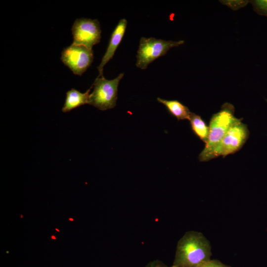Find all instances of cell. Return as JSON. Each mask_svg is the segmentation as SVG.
<instances>
[{
	"label": "cell",
	"instance_id": "obj_1",
	"mask_svg": "<svg viewBox=\"0 0 267 267\" xmlns=\"http://www.w3.org/2000/svg\"><path fill=\"white\" fill-rule=\"evenodd\" d=\"M211 246L201 232H186L178 241L174 265L180 267H197L210 260Z\"/></svg>",
	"mask_w": 267,
	"mask_h": 267
},
{
	"label": "cell",
	"instance_id": "obj_2",
	"mask_svg": "<svg viewBox=\"0 0 267 267\" xmlns=\"http://www.w3.org/2000/svg\"><path fill=\"white\" fill-rule=\"evenodd\" d=\"M233 105L225 102L220 110L214 114L209 123V134L205 147L199 155L201 162L209 161V157L216 146L221 141L231 126L239 119L234 116Z\"/></svg>",
	"mask_w": 267,
	"mask_h": 267
},
{
	"label": "cell",
	"instance_id": "obj_3",
	"mask_svg": "<svg viewBox=\"0 0 267 267\" xmlns=\"http://www.w3.org/2000/svg\"><path fill=\"white\" fill-rule=\"evenodd\" d=\"M124 73L120 74L113 80H107L103 76H97L89 95V104L104 111L115 107L118 98V87Z\"/></svg>",
	"mask_w": 267,
	"mask_h": 267
},
{
	"label": "cell",
	"instance_id": "obj_4",
	"mask_svg": "<svg viewBox=\"0 0 267 267\" xmlns=\"http://www.w3.org/2000/svg\"><path fill=\"white\" fill-rule=\"evenodd\" d=\"M184 43L183 40L172 41L141 37L137 51L136 66L141 69H145L155 59L165 55L170 48Z\"/></svg>",
	"mask_w": 267,
	"mask_h": 267
},
{
	"label": "cell",
	"instance_id": "obj_5",
	"mask_svg": "<svg viewBox=\"0 0 267 267\" xmlns=\"http://www.w3.org/2000/svg\"><path fill=\"white\" fill-rule=\"evenodd\" d=\"M239 119L230 128L221 141L212 152L209 160L222 156L223 157L239 150L249 135L247 126Z\"/></svg>",
	"mask_w": 267,
	"mask_h": 267
},
{
	"label": "cell",
	"instance_id": "obj_6",
	"mask_svg": "<svg viewBox=\"0 0 267 267\" xmlns=\"http://www.w3.org/2000/svg\"><path fill=\"white\" fill-rule=\"evenodd\" d=\"M61 60L73 74L81 76L91 65L93 51L85 46L72 44L63 49Z\"/></svg>",
	"mask_w": 267,
	"mask_h": 267
},
{
	"label": "cell",
	"instance_id": "obj_7",
	"mask_svg": "<svg viewBox=\"0 0 267 267\" xmlns=\"http://www.w3.org/2000/svg\"><path fill=\"white\" fill-rule=\"evenodd\" d=\"M73 44L92 49L101 39L100 24L97 19L85 18L76 19L71 28Z\"/></svg>",
	"mask_w": 267,
	"mask_h": 267
},
{
	"label": "cell",
	"instance_id": "obj_8",
	"mask_svg": "<svg viewBox=\"0 0 267 267\" xmlns=\"http://www.w3.org/2000/svg\"><path fill=\"white\" fill-rule=\"evenodd\" d=\"M127 25V20L124 18L122 19L119 21L112 32L106 51L102 57L100 63L97 67L99 72L98 76H103L104 66L113 58L123 38Z\"/></svg>",
	"mask_w": 267,
	"mask_h": 267
},
{
	"label": "cell",
	"instance_id": "obj_9",
	"mask_svg": "<svg viewBox=\"0 0 267 267\" xmlns=\"http://www.w3.org/2000/svg\"><path fill=\"white\" fill-rule=\"evenodd\" d=\"M92 86L86 92L82 93L75 89H71L66 92L62 111L66 113L84 105L89 104L90 91Z\"/></svg>",
	"mask_w": 267,
	"mask_h": 267
},
{
	"label": "cell",
	"instance_id": "obj_10",
	"mask_svg": "<svg viewBox=\"0 0 267 267\" xmlns=\"http://www.w3.org/2000/svg\"><path fill=\"white\" fill-rule=\"evenodd\" d=\"M157 101L163 104L167 109L168 112L176 118L178 121L189 120L191 112L188 108L180 102L177 100H166L159 97Z\"/></svg>",
	"mask_w": 267,
	"mask_h": 267
},
{
	"label": "cell",
	"instance_id": "obj_11",
	"mask_svg": "<svg viewBox=\"0 0 267 267\" xmlns=\"http://www.w3.org/2000/svg\"><path fill=\"white\" fill-rule=\"evenodd\" d=\"M191 129L193 134L205 143L207 142L209 128L201 116L191 112L189 120Z\"/></svg>",
	"mask_w": 267,
	"mask_h": 267
},
{
	"label": "cell",
	"instance_id": "obj_12",
	"mask_svg": "<svg viewBox=\"0 0 267 267\" xmlns=\"http://www.w3.org/2000/svg\"><path fill=\"white\" fill-rule=\"evenodd\" d=\"M249 2L257 14L267 17V0H254Z\"/></svg>",
	"mask_w": 267,
	"mask_h": 267
},
{
	"label": "cell",
	"instance_id": "obj_13",
	"mask_svg": "<svg viewBox=\"0 0 267 267\" xmlns=\"http://www.w3.org/2000/svg\"><path fill=\"white\" fill-rule=\"evenodd\" d=\"M220 1L233 10H236L245 6L249 2L248 0H220Z\"/></svg>",
	"mask_w": 267,
	"mask_h": 267
},
{
	"label": "cell",
	"instance_id": "obj_14",
	"mask_svg": "<svg viewBox=\"0 0 267 267\" xmlns=\"http://www.w3.org/2000/svg\"><path fill=\"white\" fill-rule=\"evenodd\" d=\"M197 267H230L217 260H209L199 265Z\"/></svg>",
	"mask_w": 267,
	"mask_h": 267
},
{
	"label": "cell",
	"instance_id": "obj_15",
	"mask_svg": "<svg viewBox=\"0 0 267 267\" xmlns=\"http://www.w3.org/2000/svg\"><path fill=\"white\" fill-rule=\"evenodd\" d=\"M146 267H167L165 265L159 261H154L150 263Z\"/></svg>",
	"mask_w": 267,
	"mask_h": 267
},
{
	"label": "cell",
	"instance_id": "obj_16",
	"mask_svg": "<svg viewBox=\"0 0 267 267\" xmlns=\"http://www.w3.org/2000/svg\"><path fill=\"white\" fill-rule=\"evenodd\" d=\"M50 237L52 239H53V240H56L57 239L56 236L54 235H52Z\"/></svg>",
	"mask_w": 267,
	"mask_h": 267
},
{
	"label": "cell",
	"instance_id": "obj_17",
	"mask_svg": "<svg viewBox=\"0 0 267 267\" xmlns=\"http://www.w3.org/2000/svg\"><path fill=\"white\" fill-rule=\"evenodd\" d=\"M70 221H74V219L72 218H70L68 219Z\"/></svg>",
	"mask_w": 267,
	"mask_h": 267
},
{
	"label": "cell",
	"instance_id": "obj_18",
	"mask_svg": "<svg viewBox=\"0 0 267 267\" xmlns=\"http://www.w3.org/2000/svg\"><path fill=\"white\" fill-rule=\"evenodd\" d=\"M172 267H178V266L173 265V266Z\"/></svg>",
	"mask_w": 267,
	"mask_h": 267
},
{
	"label": "cell",
	"instance_id": "obj_19",
	"mask_svg": "<svg viewBox=\"0 0 267 267\" xmlns=\"http://www.w3.org/2000/svg\"><path fill=\"white\" fill-rule=\"evenodd\" d=\"M55 229L58 232L60 231V230L59 229H58L57 228H56Z\"/></svg>",
	"mask_w": 267,
	"mask_h": 267
},
{
	"label": "cell",
	"instance_id": "obj_20",
	"mask_svg": "<svg viewBox=\"0 0 267 267\" xmlns=\"http://www.w3.org/2000/svg\"><path fill=\"white\" fill-rule=\"evenodd\" d=\"M21 218H23V215H21Z\"/></svg>",
	"mask_w": 267,
	"mask_h": 267
}]
</instances>
